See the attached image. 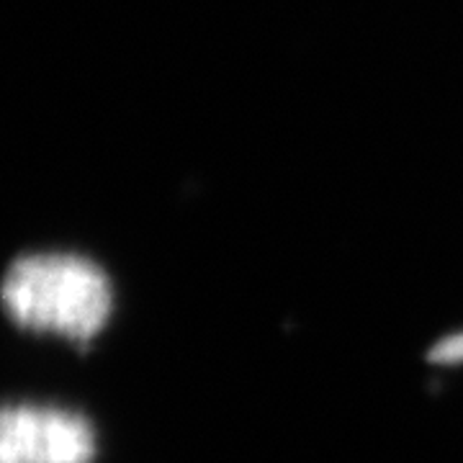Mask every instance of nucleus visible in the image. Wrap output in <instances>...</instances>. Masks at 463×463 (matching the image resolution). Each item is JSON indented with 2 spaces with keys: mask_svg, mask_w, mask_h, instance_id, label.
Returning a JSON list of instances; mask_svg holds the SVG:
<instances>
[{
  "mask_svg": "<svg viewBox=\"0 0 463 463\" xmlns=\"http://www.w3.org/2000/svg\"><path fill=\"white\" fill-rule=\"evenodd\" d=\"M428 358L438 365L463 364V332L446 335L443 340H438V343L430 347V355H428Z\"/></svg>",
  "mask_w": 463,
  "mask_h": 463,
  "instance_id": "obj_3",
  "label": "nucleus"
},
{
  "mask_svg": "<svg viewBox=\"0 0 463 463\" xmlns=\"http://www.w3.org/2000/svg\"><path fill=\"white\" fill-rule=\"evenodd\" d=\"M3 307L18 330L88 345L109 327L114 286L85 255L26 252L5 270Z\"/></svg>",
  "mask_w": 463,
  "mask_h": 463,
  "instance_id": "obj_1",
  "label": "nucleus"
},
{
  "mask_svg": "<svg viewBox=\"0 0 463 463\" xmlns=\"http://www.w3.org/2000/svg\"><path fill=\"white\" fill-rule=\"evenodd\" d=\"M96 456V428L78 410L16 402L0 414V463H93Z\"/></svg>",
  "mask_w": 463,
  "mask_h": 463,
  "instance_id": "obj_2",
  "label": "nucleus"
}]
</instances>
